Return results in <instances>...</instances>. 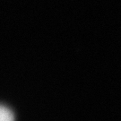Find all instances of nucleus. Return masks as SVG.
Instances as JSON below:
<instances>
[{
  "label": "nucleus",
  "mask_w": 121,
  "mask_h": 121,
  "mask_svg": "<svg viewBox=\"0 0 121 121\" xmlns=\"http://www.w3.org/2000/svg\"><path fill=\"white\" fill-rule=\"evenodd\" d=\"M0 121H14L12 111L4 106H0Z\"/></svg>",
  "instance_id": "f257e3e1"
}]
</instances>
